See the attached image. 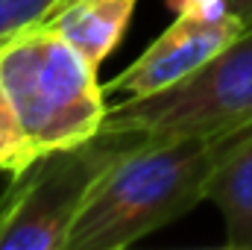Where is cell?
Instances as JSON below:
<instances>
[{
  "label": "cell",
  "mask_w": 252,
  "mask_h": 250,
  "mask_svg": "<svg viewBox=\"0 0 252 250\" xmlns=\"http://www.w3.org/2000/svg\"><path fill=\"white\" fill-rule=\"evenodd\" d=\"M97 68L50 24L0 42V168L18 174L103 129L112 106Z\"/></svg>",
  "instance_id": "6da1fadb"
},
{
  "label": "cell",
  "mask_w": 252,
  "mask_h": 250,
  "mask_svg": "<svg viewBox=\"0 0 252 250\" xmlns=\"http://www.w3.org/2000/svg\"><path fill=\"white\" fill-rule=\"evenodd\" d=\"M252 126L150 138L103 177L79 215L67 250H124L208 200L220 165Z\"/></svg>",
  "instance_id": "7a4b0ae2"
},
{
  "label": "cell",
  "mask_w": 252,
  "mask_h": 250,
  "mask_svg": "<svg viewBox=\"0 0 252 250\" xmlns=\"http://www.w3.org/2000/svg\"><path fill=\"white\" fill-rule=\"evenodd\" d=\"M150 138L147 132L103 126L97 135L44 153L18 171L0 206V250H67L103 177Z\"/></svg>",
  "instance_id": "3957f363"
},
{
  "label": "cell",
  "mask_w": 252,
  "mask_h": 250,
  "mask_svg": "<svg viewBox=\"0 0 252 250\" xmlns=\"http://www.w3.org/2000/svg\"><path fill=\"white\" fill-rule=\"evenodd\" d=\"M103 126L156 138L252 126V27L182 83L112 106Z\"/></svg>",
  "instance_id": "277c9868"
},
{
  "label": "cell",
  "mask_w": 252,
  "mask_h": 250,
  "mask_svg": "<svg viewBox=\"0 0 252 250\" xmlns=\"http://www.w3.org/2000/svg\"><path fill=\"white\" fill-rule=\"evenodd\" d=\"M244 30L247 24L220 0H185L173 24L103 88L106 94L126 91L129 97L164 91L229 47Z\"/></svg>",
  "instance_id": "5b68a950"
},
{
  "label": "cell",
  "mask_w": 252,
  "mask_h": 250,
  "mask_svg": "<svg viewBox=\"0 0 252 250\" xmlns=\"http://www.w3.org/2000/svg\"><path fill=\"white\" fill-rule=\"evenodd\" d=\"M138 0H64L50 15V27L100 65L124 39Z\"/></svg>",
  "instance_id": "8992f818"
},
{
  "label": "cell",
  "mask_w": 252,
  "mask_h": 250,
  "mask_svg": "<svg viewBox=\"0 0 252 250\" xmlns=\"http://www.w3.org/2000/svg\"><path fill=\"white\" fill-rule=\"evenodd\" d=\"M208 203L226 221V248L252 250V132L220 165L208 188Z\"/></svg>",
  "instance_id": "52a82bcc"
},
{
  "label": "cell",
  "mask_w": 252,
  "mask_h": 250,
  "mask_svg": "<svg viewBox=\"0 0 252 250\" xmlns=\"http://www.w3.org/2000/svg\"><path fill=\"white\" fill-rule=\"evenodd\" d=\"M64 0H0V42L18 30L47 24Z\"/></svg>",
  "instance_id": "ba28073f"
},
{
  "label": "cell",
  "mask_w": 252,
  "mask_h": 250,
  "mask_svg": "<svg viewBox=\"0 0 252 250\" xmlns=\"http://www.w3.org/2000/svg\"><path fill=\"white\" fill-rule=\"evenodd\" d=\"M232 15H238L247 27H252V0H220Z\"/></svg>",
  "instance_id": "9c48e42d"
},
{
  "label": "cell",
  "mask_w": 252,
  "mask_h": 250,
  "mask_svg": "<svg viewBox=\"0 0 252 250\" xmlns=\"http://www.w3.org/2000/svg\"><path fill=\"white\" fill-rule=\"evenodd\" d=\"M12 180H15V171L0 168V206H3V200H6V191H9V186H12Z\"/></svg>",
  "instance_id": "30bf717a"
}]
</instances>
